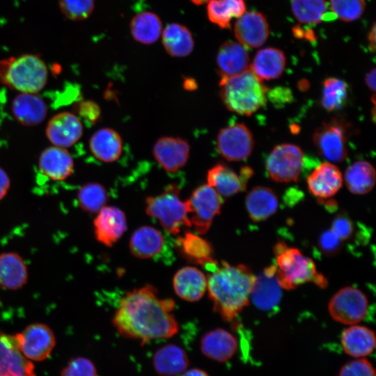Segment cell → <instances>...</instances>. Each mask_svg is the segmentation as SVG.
<instances>
[{"instance_id": "cell-1", "label": "cell", "mask_w": 376, "mask_h": 376, "mask_svg": "<svg viewBox=\"0 0 376 376\" xmlns=\"http://www.w3.org/2000/svg\"><path fill=\"white\" fill-rule=\"evenodd\" d=\"M174 308L172 299L159 298L157 290L148 284L121 297L112 322L121 336L140 340L142 344L169 338L179 330L172 313Z\"/></svg>"}, {"instance_id": "cell-2", "label": "cell", "mask_w": 376, "mask_h": 376, "mask_svg": "<svg viewBox=\"0 0 376 376\" xmlns=\"http://www.w3.org/2000/svg\"><path fill=\"white\" fill-rule=\"evenodd\" d=\"M256 276L244 265L217 263L207 279L213 308L225 321L234 320L248 305Z\"/></svg>"}, {"instance_id": "cell-3", "label": "cell", "mask_w": 376, "mask_h": 376, "mask_svg": "<svg viewBox=\"0 0 376 376\" xmlns=\"http://www.w3.org/2000/svg\"><path fill=\"white\" fill-rule=\"evenodd\" d=\"M220 95L230 111L250 116L260 109L267 101V88L249 69L230 77H221Z\"/></svg>"}, {"instance_id": "cell-4", "label": "cell", "mask_w": 376, "mask_h": 376, "mask_svg": "<svg viewBox=\"0 0 376 376\" xmlns=\"http://www.w3.org/2000/svg\"><path fill=\"white\" fill-rule=\"evenodd\" d=\"M276 279L281 288L292 290L305 283L313 282L320 288L327 285V280L316 269L315 263L298 249L284 242L274 246Z\"/></svg>"}, {"instance_id": "cell-5", "label": "cell", "mask_w": 376, "mask_h": 376, "mask_svg": "<svg viewBox=\"0 0 376 376\" xmlns=\"http://www.w3.org/2000/svg\"><path fill=\"white\" fill-rule=\"evenodd\" d=\"M47 79L46 63L38 55L26 54L0 61V81L21 93H38Z\"/></svg>"}, {"instance_id": "cell-6", "label": "cell", "mask_w": 376, "mask_h": 376, "mask_svg": "<svg viewBox=\"0 0 376 376\" xmlns=\"http://www.w3.org/2000/svg\"><path fill=\"white\" fill-rule=\"evenodd\" d=\"M146 212L171 234L176 235L184 226H191L186 201L181 199L175 183L169 185L161 194L147 197Z\"/></svg>"}, {"instance_id": "cell-7", "label": "cell", "mask_w": 376, "mask_h": 376, "mask_svg": "<svg viewBox=\"0 0 376 376\" xmlns=\"http://www.w3.org/2000/svg\"><path fill=\"white\" fill-rule=\"evenodd\" d=\"M223 201L222 196L207 184L194 190L186 203L190 225L197 233L203 235L208 231L221 212Z\"/></svg>"}, {"instance_id": "cell-8", "label": "cell", "mask_w": 376, "mask_h": 376, "mask_svg": "<svg viewBox=\"0 0 376 376\" xmlns=\"http://www.w3.org/2000/svg\"><path fill=\"white\" fill-rule=\"evenodd\" d=\"M304 156L301 148L294 144L276 146L266 159L265 166L270 178L278 182L297 181L302 171Z\"/></svg>"}, {"instance_id": "cell-9", "label": "cell", "mask_w": 376, "mask_h": 376, "mask_svg": "<svg viewBox=\"0 0 376 376\" xmlns=\"http://www.w3.org/2000/svg\"><path fill=\"white\" fill-rule=\"evenodd\" d=\"M328 309L330 315L336 322L346 325H354L366 316L368 300L359 288L347 286L333 295Z\"/></svg>"}, {"instance_id": "cell-10", "label": "cell", "mask_w": 376, "mask_h": 376, "mask_svg": "<svg viewBox=\"0 0 376 376\" xmlns=\"http://www.w3.org/2000/svg\"><path fill=\"white\" fill-rule=\"evenodd\" d=\"M19 350L30 361H41L53 350L56 339L52 330L42 323H34L15 336Z\"/></svg>"}, {"instance_id": "cell-11", "label": "cell", "mask_w": 376, "mask_h": 376, "mask_svg": "<svg viewBox=\"0 0 376 376\" xmlns=\"http://www.w3.org/2000/svg\"><path fill=\"white\" fill-rule=\"evenodd\" d=\"M253 138L249 129L235 123L220 130L217 138L219 153L229 161H242L252 152Z\"/></svg>"}, {"instance_id": "cell-12", "label": "cell", "mask_w": 376, "mask_h": 376, "mask_svg": "<svg viewBox=\"0 0 376 376\" xmlns=\"http://www.w3.org/2000/svg\"><path fill=\"white\" fill-rule=\"evenodd\" d=\"M313 141L318 152L330 162H343L347 155L345 131L336 121L324 123L315 131Z\"/></svg>"}, {"instance_id": "cell-13", "label": "cell", "mask_w": 376, "mask_h": 376, "mask_svg": "<svg viewBox=\"0 0 376 376\" xmlns=\"http://www.w3.org/2000/svg\"><path fill=\"white\" fill-rule=\"evenodd\" d=\"M234 34L238 42L245 48L261 47L269 35L267 19L263 13L254 10L246 11L237 19Z\"/></svg>"}, {"instance_id": "cell-14", "label": "cell", "mask_w": 376, "mask_h": 376, "mask_svg": "<svg viewBox=\"0 0 376 376\" xmlns=\"http://www.w3.org/2000/svg\"><path fill=\"white\" fill-rule=\"evenodd\" d=\"M253 174L252 169L249 166L242 167L237 175L228 166L217 164L207 171V181L219 195L228 197L244 191Z\"/></svg>"}, {"instance_id": "cell-15", "label": "cell", "mask_w": 376, "mask_h": 376, "mask_svg": "<svg viewBox=\"0 0 376 376\" xmlns=\"http://www.w3.org/2000/svg\"><path fill=\"white\" fill-rule=\"evenodd\" d=\"M45 132L54 146L66 148L79 140L83 134V126L77 116L63 111L50 118Z\"/></svg>"}, {"instance_id": "cell-16", "label": "cell", "mask_w": 376, "mask_h": 376, "mask_svg": "<svg viewBox=\"0 0 376 376\" xmlns=\"http://www.w3.org/2000/svg\"><path fill=\"white\" fill-rule=\"evenodd\" d=\"M0 376H36L33 363L19 350L15 336L1 331Z\"/></svg>"}, {"instance_id": "cell-17", "label": "cell", "mask_w": 376, "mask_h": 376, "mask_svg": "<svg viewBox=\"0 0 376 376\" xmlns=\"http://www.w3.org/2000/svg\"><path fill=\"white\" fill-rule=\"evenodd\" d=\"M189 152V143L180 137H161L153 147L155 159L165 171L170 173L178 171L186 164Z\"/></svg>"}, {"instance_id": "cell-18", "label": "cell", "mask_w": 376, "mask_h": 376, "mask_svg": "<svg viewBox=\"0 0 376 376\" xmlns=\"http://www.w3.org/2000/svg\"><path fill=\"white\" fill-rule=\"evenodd\" d=\"M97 240L107 246L116 242L127 229L125 213L115 206H104L93 221Z\"/></svg>"}, {"instance_id": "cell-19", "label": "cell", "mask_w": 376, "mask_h": 376, "mask_svg": "<svg viewBox=\"0 0 376 376\" xmlns=\"http://www.w3.org/2000/svg\"><path fill=\"white\" fill-rule=\"evenodd\" d=\"M306 182L311 194L316 198L327 199L334 196L341 188L343 177L336 165L323 162L311 173Z\"/></svg>"}, {"instance_id": "cell-20", "label": "cell", "mask_w": 376, "mask_h": 376, "mask_svg": "<svg viewBox=\"0 0 376 376\" xmlns=\"http://www.w3.org/2000/svg\"><path fill=\"white\" fill-rule=\"evenodd\" d=\"M176 248L181 256L189 263L204 266L210 271L218 263L214 258L211 244L194 233L186 232L178 237Z\"/></svg>"}, {"instance_id": "cell-21", "label": "cell", "mask_w": 376, "mask_h": 376, "mask_svg": "<svg viewBox=\"0 0 376 376\" xmlns=\"http://www.w3.org/2000/svg\"><path fill=\"white\" fill-rule=\"evenodd\" d=\"M201 350L207 358L225 362L236 353L237 340L230 331L217 328L203 334L201 339Z\"/></svg>"}, {"instance_id": "cell-22", "label": "cell", "mask_w": 376, "mask_h": 376, "mask_svg": "<svg viewBox=\"0 0 376 376\" xmlns=\"http://www.w3.org/2000/svg\"><path fill=\"white\" fill-rule=\"evenodd\" d=\"M38 168L42 175L54 181L68 178L74 170V161L63 148L52 146L45 149L38 159Z\"/></svg>"}, {"instance_id": "cell-23", "label": "cell", "mask_w": 376, "mask_h": 376, "mask_svg": "<svg viewBox=\"0 0 376 376\" xmlns=\"http://www.w3.org/2000/svg\"><path fill=\"white\" fill-rule=\"evenodd\" d=\"M216 62L221 77L236 76L249 69L248 51L238 42L226 41L221 44Z\"/></svg>"}, {"instance_id": "cell-24", "label": "cell", "mask_w": 376, "mask_h": 376, "mask_svg": "<svg viewBox=\"0 0 376 376\" xmlns=\"http://www.w3.org/2000/svg\"><path fill=\"white\" fill-rule=\"evenodd\" d=\"M173 285L179 297L188 301H196L202 298L207 290V279L196 267L187 266L175 273Z\"/></svg>"}, {"instance_id": "cell-25", "label": "cell", "mask_w": 376, "mask_h": 376, "mask_svg": "<svg viewBox=\"0 0 376 376\" xmlns=\"http://www.w3.org/2000/svg\"><path fill=\"white\" fill-rule=\"evenodd\" d=\"M12 111L20 124L24 126H36L46 118L47 107L38 95L21 93L12 102Z\"/></svg>"}, {"instance_id": "cell-26", "label": "cell", "mask_w": 376, "mask_h": 376, "mask_svg": "<svg viewBox=\"0 0 376 376\" xmlns=\"http://www.w3.org/2000/svg\"><path fill=\"white\" fill-rule=\"evenodd\" d=\"M340 343L347 355L357 359L363 358L374 351L376 337L371 329L354 324L343 331Z\"/></svg>"}, {"instance_id": "cell-27", "label": "cell", "mask_w": 376, "mask_h": 376, "mask_svg": "<svg viewBox=\"0 0 376 376\" xmlns=\"http://www.w3.org/2000/svg\"><path fill=\"white\" fill-rule=\"evenodd\" d=\"M152 363L160 376H178L187 370L189 361L185 350L176 345L168 344L155 352Z\"/></svg>"}, {"instance_id": "cell-28", "label": "cell", "mask_w": 376, "mask_h": 376, "mask_svg": "<svg viewBox=\"0 0 376 376\" xmlns=\"http://www.w3.org/2000/svg\"><path fill=\"white\" fill-rule=\"evenodd\" d=\"M276 267H267L263 274L257 278L250 298L260 309L269 310L277 305L281 299V290L276 277Z\"/></svg>"}, {"instance_id": "cell-29", "label": "cell", "mask_w": 376, "mask_h": 376, "mask_svg": "<svg viewBox=\"0 0 376 376\" xmlns=\"http://www.w3.org/2000/svg\"><path fill=\"white\" fill-rule=\"evenodd\" d=\"M28 268L22 257L15 252L0 253V287L17 290L27 282Z\"/></svg>"}, {"instance_id": "cell-30", "label": "cell", "mask_w": 376, "mask_h": 376, "mask_svg": "<svg viewBox=\"0 0 376 376\" xmlns=\"http://www.w3.org/2000/svg\"><path fill=\"white\" fill-rule=\"evenodd\" d=\"M286 63L284 52L274 47L260 49L256 54L250 70L261 81L274 79L283 73Z\"/></svg>"}, {"instance_id": "cell-31", "label": "cell", "mask_w": 376, "mask_h": 376, "mask_svg": "<svg viewBox=\"0 0 376 376\" xmlns=\"http://www.w3.org/2000/svg\"><path fill=\"white\" fill-rule=\"evenodd\" d=\"M245 204L249 217L253 221H261L276 212L279 199L272 189L256 186L247 194Z\"/></svg>"}, {"instance_id": "cell-32", "label": "cell", "mask_w": 376, "mask_h": 376, "mask_svg": "<svg viewBox=\"0 0 376 376\" xmlns=\"http://www.w3.org/2000/svg\"><path fill=\"white\" fill-rule=\"evenodd\" d=\"M164 244V237L157 229L150 226H143L132 233L130 249L135 257L148 259L158 255Z\"/></svg>"}, {"instance_id": "cell-33", "label": "cell", "mask_w": 376, "mask_h": 376, "mask_svg": "<svg viewBox=\"0 0 376 376\" xmlns=\"http://www.w3.org/2000/svg\"><path fill=\"white\" fill-rule=\"evenodd\" d=\"M89 148L99 160L112 162L117 160L121 154L122 139L116 131L111 128H102L91 137Z\"/></svg>"}, {"instance_id": "cell-34", "label": "cell", "mask_w": 376, "mask_h": 376, "mask_svg": "<svg viewBox=\"0 0 376 376\" xmlns=\"http://www.w3.org/2000/svg\"><path fill=\"white\" fill-rule=\"evenodd\" d=\"M162 44L166 52L173 57H184L194 49V39L190 31L178 23L168 24L162 33Z\"/></svg>"}, {"instance_id": "cell-35", "label": "cell", "mask_w": 376, "mask_h": 376, "mask_svg": "<svg viewBox=\"0 0 376 376\" xmlns=\"http://www.w3.org/2000/svg\"><path fill=\"white\" fill-rule=\"evenodd\" d=\"M375 171L366 161H358L350 165L345 173V181L348 190L354 194L370 192L375 183Z\"/></svg>"}, {"instance_id": "cell-36", "label": "cell", "mask_w": 376, "mask_h": 376, "mask_svg": "<svg viewBox=\"0 0 376 376\" xmlns=\"http://www.w3.org/2000/svg\"><path fill=\"white\" fill-rule=\"evenodd\" d=\"M244 0H210L207 6L209 20L221 29H228L233 18L238 19L246 12Z\"/></svg>"}, {"instance_id": "cell-37", "label": "cell", "mask_w": 376, "mask_h": 376, "mask_svg": "<svg viewBox=\"0 0 376 376\" xmlns=\"http://www.w3.org/2000/svg\"><path fill=\"white\" fill-rule=\"evenodd\" d=\"M159 17L151 12H144L135 15L130 23V30L135 40L143 44L156 42L162 32Z\"/></svg>"}, {"instance_id": "cell-38", "label": "cell", "mask_w": 376, "mask_h": 376, "mask_svg": "<svg viewBox=\"0 0 376 376\" xmlns=\"http://www.w3.org/2000/svg\"><path fill=\"white\" fill-rule=\"evenodd\" d=\"M328 8L326 0H292L291 10L295 19L305 24L322 22Z\"/></svg>"}, {"instance_id": "cell-39", "label": "cell", "mask_w": 376, "mask_h": 376, "mask_svg": "<svg viewBox=\"0 0 376 376\" xmlns=\"http://www.w3.org/2000/svg\"><path fill=\"white\" fill-rule=\"evenodd\" d=\"M77 200L83 210L89 213H95L104 207L108 200V194L101 184L89 182L79 189Z\"/></svg>"}, {"instance_id": "cell-40", "label": "cell", "mask_w": 376, "mask_h": 376, "mask_svg": "<svg viewBox=\"0 0 376 376\" xmlns=\"http://www.w3.org/2000/svg\"><path fill=\"white\" fill-rule=\"evenodd\" d=\"M348 91L347 84L338 78L330 77L323 82L322 106L327 111L339 109L346 102Z\"/></svg>"}, {"instance_id": "cell-41", "label": "cell", "mask_w": 376, "mask_h": 376, "mask_svg": "<svg viewBox=\"0 0 376 376\" xmlns=\"http://www.w3.org/2000/svg\"><path fill=\"white\" fill-rule=\"evenodd\" d=\"M332 13L341 21L353 22L359 19L366 8V0H329Z\"/></svg>"}, {"instance_id": "cell-42", "label": "cell", "mask_w": 376, "mask_h": 376, "mask_svg": "<svg viewBox=\"0 0 376 376\" xmlns=\"http://www.w3.org/2000/svg\"><path fill=\"white\" fill-rule=\"evenodd\" d=\"M62 13L69 19L80 21L88 18L92 13L94 0H58Z\"/></svg>"}, {"instance_id": "cell-43", "label": "cell", "mask_w": 376, "mask_h": 376, "mask_svg": "<svg viewBox=\"0 0 376 376\" xmlns=\"http://www.w3.org/2000/svg\"><path fill=\"white\" fill-rule=\"evenodd\" d=\"M61 376H97L94 363L88 359L76 357L72 359L62 370Z\"/></svg>"}, {"instance_id": "cell-44", "label": "cell", "mask_w": 376, "mask_h": 376, "mask_svg": "<svg viewBox=\"0 0 376 376\" xmlns=\"http://www.w3.org/2000/svg\"><path fill=\"white\" fill-rule=\"evenodd\" d=\"M338 376H376L373 364L365 358L352 360L344 364Z\"/></svg>"}, {"instance_id": "cell-45", "label": "cell", "mask_w": 376, "mask_h": 376, "mask_svg": "<svg viewBox=\"0 0 376 376\" xmlns=\"http://www.w3.org/2000/svg\"><path fill=\"white\" fill-rule=\"evenodd\" d=\"M77 111L81 119L88 125H94L100 116L99 105L92 100L80 102L77 107Z\"/></svg>"}, {"instance_id": "cell-46", "label": "cell", "mask_w": 376, "mask_h": 376, "mask_svg": "<svg viewBox=\"0 0 376 376\" xmlns=\"http://www.w3.org/2000/svg\"><path fill=\"white\" fill-rule=\"evenodd\" d=\"M341 240L331 229L324 232L320 237V246L327 254L336 253L340 248Z\"/></svg>"}, {"instance_id": "cell-47", "label": "cell", "mask_w": 376, "mask_h": 376, "mask_svg": "<svg viewBox=\"0 0 376 376\" xmlns=\"http://www.w3.org/2000/svg\"><path fill=\"white\" fill-rule=\"evenodd\" d=\"M331 230L340 240H347L353 233L352 221L344 215H338L332 222Z\"/></svg>"}, {"instance_id": "cell-48", "label": "cell", "mask_w": 376, "mask_h": 376, "mask_svg": "<svg viewBox=\"0 0 376 376\" xmlns=\"http://www.w3.org/2000/svg\"><path fill=\"white\" fill-rule=\"evenodd\" d=\"M10 180L6 172L0 167V200L7 194L10 188Z\"/></svg>"}, {"instance_id": "cell-49", "label": "cell", "mask_w": 376, "mask_h": 376, "mask_svg": "<svg viewBox=\"0 0 376 376\" xmlns=\"http://www.w3.org/2000/svg\"><path fill=\"white\" fill-rule=\"evenodd\" d=\"M367 86L375 92V69H372L367 75L365 79Z\"/></svg>"}, {"instance_id": "cell-50", "label": "cell", "mask_w": 376, "mask_h": 376, "mask_svg": "<svg viewBox=\"0 0 376 376\" xmlns=\"http://www.w3.org/2000/svg\"><path fill=\"white\" fill-rule=\"evenodd\" d=\"M369 49L374 52L375 50V24H373L368 35Z\"/></svg>"}, {"instance_id": "cell-51", "label": "cell", "mask_w": 376, "mask_h": 376, "mask_svg": "<svg viewBox=\"0 0 376 376\" xmlns=\"http://www.w3.org/2000/svg\"><path fill=\"white\" fill-rule=\"evenodd\" d=\"M180 376H209V375L203 370L192 368L185 370Z\"/></svg>"}, {"instance_id": "cell-52", "label": "cell", "mask_w": 376, "mask_h": 376, "mask_svg": "<svg viewBox=\"0 0 376 376\" xmlns=\"http://www.w3.org/2000/svg\"><path fill=\"white\" fill-rule=\"evenodd\" d=\"M192 3L196 5H202L208 3L210 0H190Z\"/></svg>"}]
</instances>
